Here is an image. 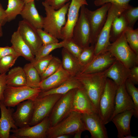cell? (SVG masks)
<instances>
[{
	"label": "cell",
	"mask_w": 138,
	"mask_h": 138,
	"mask_svg": "<svg viewBox=\"0 0 138 138\" xmlns=\"http://www.w3.org/2000/svg\"><path fill=\"white\" fill-rule=\"evenodd\" d=\"M108 69L95 73H79L75 76L82 85L98 112L99 101L104 90L107 78Z\"/></svg>",
	"instance_id": "cell-1"
},
{
	"label": "cell",
	"mask_w": 138,
	"mask_h": 138,
	"mask_svg": "<svg viewBox=\"0 0 138 138\" xmlns=\"http://www.w3.org/2000/svg\"><path fill=\"white\" fill-rule=\"evenodd\" d=\"M70 4L68 2L55 10L44 2L42 3L46 15L43 17V30L58 39L63 40L61 29L66 22V16Z\"/></svg>",
	"instance_id": "cell-2"
},
{
	"label": "cell",
	"mask_w": 138,
	"mask_h": 138,
	"mask_svg": "<svg viewBox=\"0 0 138 138\" xmlns=\"http://www.w3.org/2000/svg\"><path fill=\"white\" fill-rule=\"evenodd\" d=\"M86 130L82 114L73 111L65 118L55 125L48 128L47 138H56L63 134L74 135L78 132Z\"/></svg>",
	"instance_id": "cell-3"
},
{
	"label": "cell",
	"mask_w": 138,
	"mask_h": 138,
	"mask_svg": "<svg viewBox=\"0 0 138 138\" xmlns=\"http://www.w3.org/2000/svg\"><path fill=\"white\" fill-rule=\"evenodd\" d=\"M109 51L119 61L126 67L131 68L138 65V55L131 48L126 39L124 31L107 48Z\"/></svg>",
	"instance_id": "cell-4"
},
{
	"label": "cell",
	"mask_w": 138,
	"mask_h": 138,
	"mask_svg": "<svg viewBox=\"0 0 138 138\" xmlns=\"http://www.w3.org/2000/svg\"><path fill=\"white\" fill-rule=\"evenodd\" d=\"M130 5L129 4L123 5L111 4L108 11L105 22L95 45L94 57L107 51V48L110 43V32L114 19Z\"/></svg>",
	"instance_id": "cell-5"
},
{
	"label": "cell",
	"mask_w": 138,
	"mask_h": 138,
	"mask_svg": "<svg viewBox=\"0 0 138 138\" xmlns=\"http://www.w3.org/2000/svg\"><path fill=\"white\" fill-rule=\"evenodd\" d=\"M118 86L112 80L107 78L98 108V114L105 125L111 121L115 109V97Z\"/></svg>",
	"instance_id": "cell-6"
},
{
	"label": "cell",
	"mask_w": 138,
	"mask_h": 138,
	"mask_svg": "<svg viewBox=\"0 0 138 138\" xmlns=\"http://www.w3.org/2000/svg\"><path fill=\"white\" fill-rule=\"evenodd\" d=\"M41 92L39 88H33L27 85L17 87L7 85L2 102L7 107H14L25 100H34Z\"/></svg>",
	"instance_id": "cell-7"
},
{
	"label": "cell",
	"mask_w": 138,
	"mask_h": 138,
	"mask_svg": "<svg viewBox=\"0 0 138 138\" xmlns=\"http://www.w3.org/2000/svg\"><path fill=\"white\" fill-rule=\"evenodd\" d=\"M62 95H49L38 97L34 100L33 113L29 125H35L48 117L55 104Z\"/></svg>",
	"instance_id": "cell-8"
},
{
	"label": "cell",
	"mask_w": 138,
	"mask_h": 138,
	"mask_svg": "<svg viewBox=\"0 0 138 138\" xmlns=\"http://www.w3.org/2000/svg\"><path fill=\"white\" fill-rule=\"evenodd\" d=\"M76 89L63 95L55 103L48 117L50 127L57 124L73 111V100Z\"/></svg>",
	"instance_id": "cell-9"
},
{
	"label": "cell",
	"mask_w": 138,
	"mask_h": 138,
	"mask_svg": "<svg viewBox=\"0 0 138 138\" xmlns=\"http://www.w3.org/2000/svg\"><path fill=\"white\" fill-rule=\"evenodd\" d=\"M111 3H107L95 10L92 11L85 7V12L91 30L90 45H94L106 20L108 10Z\"/></svg>",
	"instance_id": "cell-10"
},
{
	"label": "cell",
	"mask_w": 138,
	"mask_h": 138,
	"mask_svg": "<svg viewBox=\"0 0 138 138\" xmlns=\"http://www.w3.org/2000/svg\"><path fill=\"white\" fill-rule=\"evenodd\" d=\"M85 6L81 7L78 20L73 31L72 38L83 49L90 45L91 30L85 12Z\"/></svg>",
	"instance_id": "cell-11"
},
{
	"label": "cell",
	"mask_w": 138,
	"mask_h": 138,
	"mask_svg": "<svg viewBox=\"0 0 138 138\" xmlns=\"http://www.w3.org/2000/svg\"><path fill=\"white\" fill-rule=\"evenodd\" d=\"M50 127L48 117L38 124L32 126L11 129L9 138H46L47 131Z\"/></svg>",
	"instance_id": "cell-12"
},
{
	"label": "cell",
	"mask_w": 138,
	"mask_h": 138,
	"mask_svg": "<svg viewBox=\"0 0 138 138\" xmlns=\"http://www.w3.org/2000/svg\"><path fill=\"white\" fill-rule=\"evenodd\" d=\"M86 129L90 133L92 138H108L107 129L98 113L82 114Z\"/></svg>",
	"instance_id": "cell-13"
},
{
	"label": "cell",
	"mask_w": 138,
	"mask_h": 138,
	"mask_svg": "<svg viewBox=\"0 0 138 138\" xmlns=\"http://www.w3.org/2000/svg\"><path fill=\"white\" fill-rule=\"evenodd\" d=\"M18 28L23 40L35 56L42 45L37 29L23 19L19 21Z\"/></svg>",
	"instance_id": "cell-14"
},
{
	"label": "cell",
	"mask_w": 138,
	"mask_h": 138,
	"mask_svg": "<svg viewBox=\"0 0 138 138\" xmlns=\"http://www.w3.org/2000/svg\"><path fill=\"white\" fill-rule=\"evenodd\" d=\"M86 0H71L68 10L66 22L61 29L63 40L72 38L74 27L78 19L79 12L83 5H88Z\"/></svg>",
	"instance_id": "cell-15"
},
{
	"label": "cell",
	"mask_w": 138,
	"mask_h": 138,
	"mask_svg": "<svg viewBox=\"0 0 138 138\" xmlns=\"http://www.w3.org/2000/svg\"><path fill=\"white\" fill-rule=\"evenodd\" d=\"M116 60L111 54L107 50L94 57L88 64L82 68L79 73H91L103 71L108 68Z\"/></svg>",
	"instance_id": "cell-16"
},
{
	"label": "cell",
	"mask_w": 138,
	"mask_h": 138,
	"mask_svg": "<svg viewBox=\"0 0 138 138\" xmlns=\"http://www.w3.org/2000/svg\"><path fill=\"white\" fill-rule=\"evenodd\" d=\"M16 111L13 113V117L16 125L22 128L29 126L33 111V101L28 100L17 106Z\"/></svg>",
	"instance_id": "cell-17"
},
{
	"label": "cell",
	"mask_w": 138,
	"mask_h": 138,
	"mask_svg": "<svg viewBox=\"0 0 138 138\" xmlns=\"http://www.w3.org/2000/svg\"><path fill=\"white\" fill-rule=\"evenodd\" d=\"M72 111L81 114L98 113L97 110L83 87L76 89L73 100Z\"/></svg>",
	"instance_id": "cell-18"
},
{
	"label": "cell",
	"mask_w": 138,
	"mask_h": 138,
	"mask_svg": "<svg viewBox=\"0 0 138 138\" xmlns=\"http://www.w3.org/2000/svg\"><path fill=\"white\" fill-rule=\"evenodd\" d=\"M0 136L1 138H9L10 130L18 128L16 125L13 117L14 109L6 107L2 102H0Z\"/></svg>",
	"instance_id": "cell-19"
},
{
	"label": "cell",
	"mask_w": 138,
	"mask_h": 138,
	"mask_svg": "<svg viewBox=\"0 0 138 138\" xmlns=\"http://www.w3.org/2000/svg\"><path fill=\"white\" fill-rule=\"evenodd\" d=\"M134 108L133 101L126 90L124 84L118 86L116 95L115 109L112 119L119 113L134 110Z\"/></svg>",
	"instance_id": "cell-20"
},
{
	"label": "cell",
	"mask_w": 138,
	"mask_h": 138,
	"mask_svg": "<svg viewBox=\"0 0 138 138\" xmlns=\"http://www.w3.org/2000/svg\"><path fill=\"white\" fill-rule=\"evenodd\" d=\"M134 110L132 109L119 113L113 117L111 121L115 125L117 130V137L123 138L131 134L130 123L132 116L135 115Z\"/></svg>",
	"instance_id": "cell-21"
},
{
	"label": "cell",
	"mask_w": 138,
	"mask_h": 138,
	"mask_svg": "<svg viewBox=\"0 0 138 138\" xmlns=\"http://www.w3.org/2000/svg\"><path fill=\"white\" fill-rule=\"evenodd\" d=\"M20 15L23 20L36 29H43V17L39 14L34 1L25 3Z\"/></svg>",
	"instance_id": "cell-22"
},
{
	"label": "cell",
	"mask_w": 138,
	"mask_h": 138,
	"mask_svg": "<svg viewBox=\"0 0 138 138\" xmlns=\"http://www.w3.org/2000/svg\"><path fill=\"white\" fill-rule=\"evenodd\" d=\"M130 73V69L116 60L108 68L107 75L118 86L124 84Z\"/></svg>",
	"instance_id": "cell-23"
},
{
	"label": "cell",
	"mask_w": 138,
	"mask_h": 138,
	"mask_svg": "<svg viewBox=\"0 0 138 138\" xmlns=\"http://www.w3.org/2000/svg\"><path fill=\"white\" fill-rule=\"evenodd\" d=\"M71 76L61 65L55 72L41 80L39 88L42 92L48 90L59 86Z\"/></svg>",
	"instance_id": "cell-24"
},
{
	"label": "cell",
	"mask_w": 138,
	"mask_h": 138,
	"mask_svg": "<svg viewBox=\"0 0 138 138\" xmlns=\"http://www.w3.org/2000/svg\"><path fill=\"white\" fill-rule=\"evenodd\" d=\"M10 42L15 51L20 56H22L30 62L33 61L35 56L23 40L18 28L12 35Z\"/></svg>",
	"instance_id": "cell-25"
},
{
	"label": "cell",
	"mask_w": 138,
	"mask_h": 138,
	"mask_svg": "<svg viewBox=\"0 0 138 138\" xmlns=\"http://www.w3.org/2000/svg\"><path fill=\"white\" fill-rule=\"evenodd\" d=\"M83 86L75 76H71L57 87L44 91H41L38 97L53 94H64L74 89L82 87Z\"/></svg>",
	"instance_id": "cell-26"
},
{
	"label": "cell",
	"mask_w": 138,
	"mask_h": 138,
	"mask_svg": "<svg viewBox=\"0 0 138 138\" xmlns=\"http://www.w3.org/2000/svg\"><path fill=\"white\" fill-rule=\"evenodd\" d=\"M62 65L72 76H75L79 73L82 68L77 59L63 48L62 50Z\"/></svg>",
	"instance_id": "cell-27"
},
{
	"label": "cell",
	"mask_w": 138,
	"mask_h": 138,
	"mask_svg": "<svg viewBox=\"0 0 138 138\" xmlns=\"http://www.w3.org/2000/svg\"><path fill=\"white\" fill-rule=\"evenodd\" d=\"M6 82L7 86L17 87L26 85V76L23 68L15 67L10 70L6 75Z\"/></svg>",
	"instance_id": "cell-28"
},
{
	"label": "cell",
	"mask_w": 138,
	"mask_h": 138,
	"mask_svg": "<svg viewBox=\"0 0 138 138\" xmlns=\"http://www.w3.org/2000/svg\"><path fill=\"white\" fill-rule=\"evenodd\" d=\"M23 68L26 76V85L33 88H39L41 81L40 76L33 64L31 62L27 63Z\"/></svg>",
	"instance_id": "cell-29"
},
{
	"label": "cell",
	"mask_w": 138,
	"mask_h": 138,
	"mask_svg": "<svg viewBox=\"0 0 138 138\" xmlns=\"http://www.w3.org/2000/svg\"><path fill=\"white\" fill-rule=\"evenodd\" d=\"M128 27L127 22L121 14L116 16L112 25L110 34V41L112 42L118 38Z\"/></svg>",
	"instance_id": "cell-30"
},
{
	"label": "cell",
	"mask_w": 138,
	"mask_h": 138,
	"mask_svg": "<svg viewBox=\"0 0 138 138\" xmlns=\"http://www.w3.org/2000/svg\"><path fill=\"white\" fill-rule=\"evenodd\" d=\"M25 4L23 0H8L7 7L5 10L7 22L14 19L20 15Z\"/></svg>",
	"instance_id": "cell-31"
},
{
	"label": "cell",
	"mask_w": 138,
	"mask_h": 138,
	"mask_svg": "<svg viewBox=\"0 0 138 138\" xmlns=\"http://www.w3.org/2000/svg\"><path fill=\"white\" fill-rule=\"evenodd\" d=\"M63 40L56 43L42 45L35 55L33 61L31 63L33 64L39 60L49 55L50 53L54 50L63 47Z\"/></svg>",
	"instance_id": "cell-32"
},
{
	"label": "cell",
	"mask_w": 138,
	"mask_h": 138,
	"mask_svg": "<svg viewBox=\"0 0 138 138\" xmlns=\"http://www.w3.org/2000/svg\"><path fill=\"white\" fill-rule=\"evenodd\" d=\"M126 41L129 46L138 55V29L128 27L124 31Z\"/></svg>",
	"instance_id": "cell-33"
},
{
	"label": "cell",
	"mask_w": 138,
	"mask_h": 138,
	"mask_svg": "<svg viewBox=\"0 0 138 138\" xmlns=\"http://www.w3.org/2000/svg\"><path fill=\"white\" fill-rule=\"evenodd\" d=\"M95 47V45H90L83 49L77 59L78 63L82 68L88 64L94 59Z\"/></svg>",
	"instance_id": "cell-34"
},
{
	"label": "cell",
	"mask_w": 138,
	"mask_h": 138,
	"mask_svg": "<svg viewBox=\"0 0 138 138\" xmlns=\"http://www.w3.org/2000/svg\"><path fill=\"white\" fill-rule=\"evenodd\" d=\"M124 18L128 27L133 28L134 26L138 19V7L130 5L121 13Z\"/></svg>",
	"instance_id": "cell-35"
},
{
	"label": "cell",
	"mask_w": 138,
	"mask_h": 138,
	"mask_svg": "<svg viewBox=\"0 0 138 138\" xmlns=\"http://www.w3.org/2000/svg\"><path fill=\"white\" fill-rule=\"evenodd\" d=\"M124 85L126 90L134 103L135 114L134 116L138 117V89L129 78L125 81Z\"/></svg>",
	"instance_id": "cell-36"
},
{
	"label": "cell",
	"mask_w": 138,
	"mask_h": 138,
	"mask_svg": "<svg viewBox=\"0 0 138 138\" xmlns=\"http://www.w3.org/2000/svg\"><path fill=\"white\" fill-rule=\"evenodd\" d=\"M19 56L17 55H10L1 58L0 60V74L6 73L9 68L14 65Z\"/></svg>",
	"instance_id": "cell-37"
},
{
	"label": "cell",
	"mask_w": 138,
	"mask_h": 138,
	"mask_svg": "<svg viewBox=\"0 0 138 138\" xmlns=\"http://www.w3.org/2000/svg\"><path fill=\"white\" fill-rule=\"evenodd\" d=\"M62 65V61L53 56L47 68L40 76L41 80L47 78L57 71Z\"/></svg>",
	"instance_id": "cell-38"
},
{
	"label": "cell",
	"mask_w": 138,
	"mask_h": 138,
	"mask_svg": "<svg viewBox=\"0 0 138 138\" xmlns=\"http://www.w3.org/2000/svg\"><path fill=\"white\" fill-rule=\"evenodd\" d=\"M63 48L77 59L83 50L73 38L63 40Z\"/></svg>",
	"instance_id": "cell-39"
},
{
	"label": "cell",
	"mask_w": 138,
	"mask_h": 138,
	"mask_svg": "<svg viewBox=\"0 0 138 138\" xmlns=\"http://www.w3.org/2000/svg\"><path fill=\"white\" fill-rule=\"evenodd\" d=\"M53 56L50 54L32 63L40 76L47 68Z\"/></svg>",
	"instance_id": "cell-40"
},
{
	"label": "cell",
	"mask_w": 138,
	"mask_h": 138,
	"mask_svg": "<svg viewBox=\"0 0 138 138\" xmlns=\"http://www.w3.org/2000/svg\"><path fill=\"white\" fill-rule=\"evenodd\" d=\"M37 31L41 41L42 45H45L59 42L57 39L46 32L42 29H37Z\"/></svg>",
	"instance_id": "cell-41"
},
{
	"label": "cell",
	"mask_w": 138,
	"mask_h": 138,
	"mask_svg": "<svg viewBox=\"0 0 138 138\" xmlns=\"http://www.w3.org/2000/svg\"><path fill=\"white\" fill-rule=\"evenodd\" d=\"M131 0H95L94 3L96 6H100L107 3L126 5L129 4Z\"/></svg>",
	"instance_id": "cell-42"
},
{
	"label": "cell",
	"mask_w": 138,
	"mask_h": 138,
	"mask_svg": "<svg viewBox=\"0 0 138 138\" xmlns=\"http://www.w3.org/2000/svg\"><path fill=\"white\" fill-rule=\"evenodd\" d=\"M70 0H45L44 2L51 6L55 10L63 6Z\"/></svg>",
	"instance_id": "cell-43"
},
{
	"label": "cell",
	"mask_w": 138,
	"mask_h": 138,
	"mask_svg": "<svg viewBox=\"0 0 138 138\" xmlns=\"http://www.w3.org/2000/svg\"><path fill=\"white\" fill-rule=\"evenodd\" d=\"M10 55H19L15 51L12 46L11 47L7 46L4 47H0V60L4 56Z\"/></svg>",
	"instance_id": "cell-44"
},
{
	"label": "cell",
	"mask_w": 138,
	"mask_h": 138,
	"mask_svg": "<svg viewBox=\"0 0 138 138\" xmlns=\"http://www.w3.org/2000/svg\"><path fill=\"white\" fill-rule=\"evenodd\" d=\"M6 73L0 74V102H2L4 97V93L6 86Z\"/></svg>",
	"instance_id": "cell-45"
},
{
	"label": "cell",
	"mask_w": 138,
	"mask_h": 138,
	"mask_svg": "<svg viewBox=\"0 0 138 138\" xmlns=\"http://www.w3.org/2000/svg\"><path fill=\"white\" fill-rule=\"evenodd\" d=\"M135 85L138 84V65L130 68V73L129 78Z\"/></svg>",
	"instance_id": "cell-46"
},
{
	"label": "cell",
	"mask_w": 138,
	"mask_h": 138,
	"mask_svg": "<svg viewBox=\"0 0 138 138\" xmlns=\"http://www.w3.org/2000/svg\"><path fill=\"white\" fill-rule=\"evenodd\" d=\"M7 22L5 12V10L3 8L0 1V25L4 26Z\"/></svg>",
	"instance_id": "cell-47"
},
{
	"label": "cell",
	"mask_w": 138,
	"mask_h": 138,
	"mask_svg": "<svg viewBox=\"0 0 138 138\" xmlns=\"http://www.w3.org/2000/svg\"><path fill=\"white\" fill-rule=\"evenodd\" d=\"M82 132H76L74 134L73 138H80L81 137V134Z\"/></svg>",
	"instance_id": "cell-48"
},
{
	"label": "cell",
	"mask_w": 138,
	"mask_h": 138,
	"mask_svg": "<svg viewBox=\"0 0 138 138\" xmlns=\"http://www.w3.org/2000/svg\"><path fill=\"white\" fill-rule=\"evenodd\" d=\"M70 137V135L67 134H63L57 136L56 138H69Z\"/></svg>",
	"instance_id": "cell-49"
},
{
	"label": "cell",
	"mask_w": 138,
	"mask_h": 138,
	"mask_svg": "<svg viewBox=\"0 0 138 138\" xmlns=\"http://www.w3.org/2000/svg\"><path fill=\"white\" fill-rule=\"evenodd\" d=\"M138 138L137 136H132L131 134H130L124 136L123 138Z\"/></svg>",
	"instance_id": "cell-50"
},
{
	"label": "cell",
	"mask_w": 138,
	"mask_h": 138,
	"mask_svg": "<svg viewBox=\"0 0 138 138\" xmlns=\"http://www.w3.org/2000/svg\"><path fill=\"white\" fill-rule=\"evenodd\" d=\"M2 26L0 25V38L3 36V34Z\"/></svg>",
	"instance_id": "cell-51"
},
{
	"label": "cell",
	"mask_w": 138,
	"mask_h": 138,
	"mask_svg": "<svg viewBox=\"0 0 138 138\" xmlns=\"http://www.w3.org/2000/svg\"><path fill=\"white\" fill-rule=\"evenodd\" d=\"M25 2V3H27L31 1H35V0L38 1L39 0H23Z\"/></svg>",
	"instance_id": "cell-52"
},
{
	"label": "cell",
	"mask_w": 138,
	"mask_h": 138,
	"mask_svg": "<svg viewBox=\"0 0 138 138\" xmlns=\"http://www.w3.org/2000/svg\"><path fill=\"white\" fill-rule=\"evenodd\" d=\"M1 116V112H0V116Z\"/></svg>",
	"instance_id": "cell-53"
},
{
	"label": "cell",
	"mask_w": 138,
	"mask_h": 138,
	"mask_svg": "<svg viewBox=\"0 0 138 138\" xmlns=\"http://www.w3.org/2000/svg\"><path fill=\"white\" fill-rule=\"evenodd\" d=\"M0 138H1V137H0Z\"/></svg>",
	"instance_id": "cell-54"
}]
</instances>
